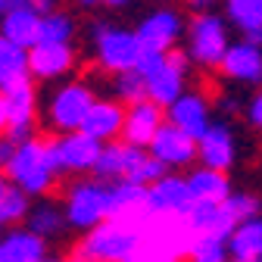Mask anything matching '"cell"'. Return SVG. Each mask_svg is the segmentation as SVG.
Segmentation results:
<instances>
[{"label": "cell", "instance_id": "cell-20", "mask_svg": "<svg viewBox=\"0 0 262 262\" xmlns=\"http://www.w3.org/2000/svg\"><path fill=\"white\" fill-rule=\"evenodd\" d=\"M190 225H193V231L196 234H215V237H231V231L237 228V219L234 212L228 209V203H203V200H196L187 212Z\"/></svg>", "mask_w": 262, "mask_h": 262}, {"label": "cell", "instance_id": "cell-8", "mask_svg": "<svg viewBox=\"0 0 262 262\" xmlns=\"http://www.w3.org/2000/svg\"><path fill=\"white\" fill-rule=\"evenodd\" d=\"M4 97V110H7V138L16 144L35 138V116H38V94L31 84V75L7 84L0 91Z\"/></svg>", "mask_w": 262, "mask_h": 262}, {"label": "cell", "instance_id": "cell-42", "mask_svg": "<svg viewBox=\"0 0 262 262\" xmlns=\"http://www.w3.org/2000/svg\"><path fill=\"white\" fill-rule=\"evenodd\" d=\"M10 181H7V175H0V193H4V187H7Z\"/></svg>", "mask_w": 262, "mask_h": 262}, {"label": "cell", "instance_id": "cell-36", "mask_svg": "<svg viewBox=\"0 0 262 262\" xmlns=\"http://www.w3.org/2000/svg\"><path fill=\"white\" fill-rule=\"evenodd\" d=\"M125 262H175V259H156V256H144V253H135L131 259H125Z\"/></svg>", "mask_w": 262, "mask_h": 262}, {"label": "cell", "instance_id": "cell-30", "mask_svg": "<svg viewBox=\"0 0 262 262\" xmlns=\"http://www.w3.org/2000/svg\"><path fill=\"white\" fill-rule=\"evenodd\" d=\"M187 262H231V250H228V237L215 234H196Z\"/></svg>", "mask_w": 262, "mask_h": 262}, {"label": "cell", "instance_id": "cell-37", "mask_svg": "<svg viewBox=\"0 0 262 262\" xmlns=\"http://www.w3.org/2000/svg\"><path fill=\"white\" fill-rule=\"evenodd\" d=\"M0 135H7V110H4V97H0Z\"/></svg>", "mask_w": 262, "mask_h": 262}, {"label": "cell", "instance_id": "cell-44", "mask_svg": "<svg viewBox=\"0 0 262 262\" xmlns=\"http://www.w3.org/2000/svg\"><path fill=\"white\" fill-rule=\"evenodd\" d=\"M156 4H169V0H156Z\"/></svg>", "mask_w": 262, "mask_h": 262}, {"label": "cell", "instance_id": "cell-27", "mask_svg": "<svg viewBox=\"0 0 262 262\" xmlns=\"http://www.w3.org/2000/svg\"><path fill=\"white\" fill-rule=\"evenodd\" d=\"M110 91H113V100H119L125 106H135L141 100H150V97H147V78L138 69H128V72L113 75Z\"/></svg>", "mask_w": 262, "mask_h": 262}, {"label": "cell", "instance_id": "cell-5", "mask_svg": "<svg viewBox=\"0 0 262 262\" xmlns=\"http://www.w3.org/2000/svg\"><path fill=\"white\" fill-rule=\"evenodd\" d=\"M228 47H231V25L219 13H193L184 31V50L190 53L193 66L219 69Z\"/></svg>", "mask_w": 262, "mask_h": 262}, {"label": "cell", "instance_id": "cell-10", "mask_svg": "<svg viewBox=\"0 0 262 262\" xmlns=\"http://www.w3.org/2000/svg\"><path fill=\"white\" fill-rule=\"evenodd\" d=\"M138 41L144 50H156V53H169L175 50V44L184 38L187 22L181 19V13L175 7H159L153 13H147L138 22Z\"/></svg>", "mask_w": 262, "mask_h": 262}, {"label": "cell", "instance_id": "cell-38", "mask_svg": "<svg viewBox=\"0 0 262 262\" xmlns=\"http://www.w3.org/2000/svg\"><path fill=\"white\" fill-rule=\"evenodd\" d=\"M106 7H113V10H122V7H128V4H135V0H103Z\"/></svg>", "mask_w": 262, "mask_h": 262}, {"label": "cell", "instance_id": "cell-7", "mask_svg": "<svg viewBox=\"0 0 262 262\" xmlns=\"http://www.w3.org/2000/svg\"><path fill=\"white\" fill-rule=\"evenodd\" d=\"M94 103H97V94L91 91V84L69 81L59 91H53L50 106H47V122H50V128L59 131V135H66V131H81V125H84Z\"/></svg>", "mask_w": 262, "mask_h": 262}, {"label": "cell", "instance_id": "cell-19", "mask_svg": "<svg viewBox=\"0 0 262 262\" xmlns=\"http://www.w3.org/2000/svg\"><path fill=\"white\" fill-rule=\"evenodd\" d=\"M41 19L44 16H38L31 7H10L4 16H0V35H4L7 41H13V44H19V47H25V50H31L38 41H41Z\"/></svg>", "mask_w": 262, "mask_h": 262}, {"label": "cell", "instance_id": "cell-39", "mask_svg": "<svg viewBox=\"0 0 262 262\" xmlns=\"http://www.w3.org/2000/svg\"><path fill=\"white\" fill-rule=\"evenodd\" d=\"M41 262H78V259H75V256H72V259H62V256H44Z\"/></svg>", "mask_w": 262, "mask_h": 262}, {"label": "cell", "instance_id": "cell-11", "mask_svg": "<svg viewBox=\"0 0 262 262\" xmlns=\"http://www.w3.org/2000/svg\"><path fill=\"white\" fill-rule=\"evenodd\" d=\"M196 159L200 166L206 169H219V172H228L237 159V138L228 122H212L203 138L196 141Z\"/></svg>", "mask_w": 262, "mask_h": 262}, {"label": "cell", "instance_id": "cell-14", "mask_svg": "<svg viewBox=\"0 0 262 262\" xmlns=\"http://www.w3.org/2000/svg\"><path fill=\"white\" fill-rule=\"evenodd\" d=\"M150 153L162 162L166 169H184L196 159V138H190L187 131L175 128V125H162L159 135L150 144Z\"/></svg>", "mask_w": 262, "mask_h": 262}, {"label": "cell", "instance_id": "cell-22", "mask_svg": "<svg viewBox=\"0 0 262 262\" xmlns=\"http://www.w3.org/2000/svg\"><path fill=\"white\" fill-rule=\"evenodd\" d=\"M225 19L241 38L262 47V0H225Z\"/></svg>", "mask_w": 262, "mask_h": 262}, {"label": "cell", "instance_id": "cell-33", "mask_svg": "<svg viewBox=\"0 0 262 262\" xmlns=\"http://www.w3.org/2000/svg\"><path fill=\"white\" fill-rule=\"evenodd\" d=\"M219 110H225L228 116H234V113H241V110H247V106L237 103V97H234V94H222V97H219Z\"/></svg>", "mask_w": 262, "mask_h": 262}, {"label": "cell", "instance_id": "cell-24", "mask_svg": "<svg viewBox=\"0 0 262 262\" xmlns=\"http://www.w3.org/2000/svg\"><path fill=\"white\" fill-rule=\"evenodd\" d=\"M228 250L234 259H262V215L241 222L228 237Z\"/></svg>", "mask_w": 262, "mask_h": 262}, {"label": "cell", "instance_id": "cell-31", "mask_svg": "<svg viewBox=\"0 0 262 262\" xmlns=\"http://www.w3.org/2000/svg\"><path fill=\"white\" fill-rule=\"evenodd\" d=\"M225 203H228V209L234 212L237 225L247 222V219H253V215H262V200H259L256 193H231Z\"/></svg>", "mask_w": 262, "mask_h": 262}, {"label": "cell", "instance_id": "cell-3", "mask_svg": "<svg viewBox=\"0 0 262 262\" xmlns=\"http://www.w3.org/2000/svg\"><path fill=\"white\" fill-rule=\"evenodd\" d=\"M196 241V231L187 215H169V212H150L141 231V247L138 253L156 256V259H187L190 247Z\"/></svg>", "mask_w": 262, "mask_h": 262}, {"label": "cell", "instance_id": "cell-2", "mask_svg": "<svg viewBox=\"0 0 262 262\" xmlns=\"http://www.w3.org/2000/svg\"><path fill=\"white\" fill-rule=\"evenodd\" d=\"M144 225H131L122 219H106L94 231H84L75 259L78 262H125L138 253Z\"/></svg>", "mask_w": 262, "mask_h": 262}, {"label": "cell", "instance_id": "cell-43", "mask_svg": "<svg viewBox=\"0 0 262 262\" xmlns=\"http://www.w3.org/2000/svg\"><path fill=\"white\" fill-rule=\"evenodd\" d=\"M231 262H262V259H234V256H231Z\"/></svg>", "mask_w": 262, "mask_h": 262}, {"label": "cell", "instance_id": "cell-45", "mask_svg": "<svg viewBox=\"0 0 262 262\" xmlns=\"http://www.w3.org/2000/svg\"><path fill=\"white\" fill-rule=\"evenodd\" d=\"M0 241H4V234H0Z\"/></svg>", "mask_w": 262, "mask_h": 262}, {"label": "cell", "instance_id": "cell-16", "mask_svg": "<svg viewBox=\"0 0 262 262\" xmlns=\"http://www.w3.org/2000/svg\"><path fill=\"white\" fill-rule=\"evenodd\" d=\"M75 69L72 44H35L28 50V75L38 81H53Z\"/></svg>", "mask_w": 262, "mask_h": 262}, {"label": "cell", "instance_id": "cell-26", "mask_svg": "<svg viewBox=\"0 0 262 262\" xmlns=\"http://www.w3.org/2000/svg\"><path fill=\"white\" fill-rule=\"evenodd\" d=\"M28 75V50L0 35V91Z\"/></svg>", "mask_w": 262, "mask_h": 262}, {"label": "cell", "instance_id": "cell-6", "mask_svg": "<svg viewBox=\"0 0 262 262\" xmlns=\"http://www.w3.org/2000/svg\"><path fill=\"white\" fill-rule=\"evenodd\" d=\"M62 212H66L69 228L94 231L97 225H103L110 219V181H100V178L75 181L69 190H66Z\"/></svg>", "mask_w": 262, "mask_h": 262}, {"label": "cell", "instance_id": "cell-12", "mask_svg": "<svg viewBox=\"0 0 262 262\" xmlns=\"http://www.w3.org/2000/svg\"><path fill=\"white\" fill-rule=\"evenodd\" d=\"M166 122L200 141L203 131L212 125V106H209V100L200 91H184L178 100L166 110Z\"/></svg>", "mask_w": 262, "mask_h": 262}, {"label": "cell", "instance_id": "cell-17", "mask_svg": "<svg viewBox=\"0 0 262 262\" xmlns=\"http://www.w3.org/2000/svg\"><path fill=\"white\" fill-rule=\"evenodd\" d=\"M147 203H150V212L187 215V212H190V206H193L196 200H193V190H190L187 178H181V175H162L159 181H153V184H150Z\"/></svg>", "mask_w": 262, "mask_h": 262}, {"label": "cell", "instance_id": "cell-21", "mask_svg": "<svg viewBox=\"0 0 262 262\" xmlns=\"http://www.w3.org/2000/svg\"><path fill=\"white\" fill-rule=\"evenodd\" d=\"M184 81H187V75L181 69H175L172 59H169V53H166V62H162L153 75H147V97H150L153 103H159L162 110H169L178 97L187 91Z\"/></svg>", "mask_w": 262, "mask_h": 262}, {"label": "cell", "instance_id": "cell-1", "mask_svg": "<svg viewBox=\"0 0 262 262\" xmlns=\"http://www.w3.org/2000/svg\"><path fill=\"white\" fill-rule=\"evenodd\" d=\"M4 172H7V181L22 187L28 196H44L56 184V175H59L50 141L28 138V141L16 144V150H13L10 162L4 166Z\"/></svg>", "mask_w": 262, "mask_h": 262}, {"label": "cell", "instance_id": "cell-29", "mask_svg": "<svg viewBox=\"0 0 262 262\" xmlns=\"http://www.w3.org/2000/svg\"><path fill=\"white\" fill-rule=\"evenodd\" d=\"M75 38V19L69 13H50L41 19V41L38 44H72Z\"/></svg>", "mask_w": 262, "mask_h": 262}, {"label": "cell", "instance_id": "cell-4", "mask_svg": "<svg viewBox=\"0 0 262 262\" xmlns=\"http://www.w3.org/2000/svg\"><path fill=\"white\" fill-rule=\"evenodd\" d=\"M88 38H91V47H94V56L100 62V69L110 75L135 69L141 53H144V47L138 41V31L122 28L116 22H91Z\"/></svg>", "mask_w": 262, "mask_h": 262}, {"label": "cell", "instance_id": "cell-13", "mask_svg": "<svg viewBox=\"0 0 262 262\" xmlns=\"http://www.w3.org/2000/svg\"><path fill=\"white\" fill-rule=\"evenodd\" d=\"M166 125V110L153 100H141L135 106H128L125 113V128H122V141L131 147H144L150 150L153 138L159 135V128Z\"/></svg>", "mask_w": 262, "mask_h": 262}, {"label": "cell", "instance_id": "cell-9", "mask_svg": "<svg viewBox=\"0 0 262 262\" xmlns=\"http://www.w3.org/2000/svg\"><path fill=\"white\" fill-rule=\"evenodd\" d=\"M53 159H56V169L59 172H94L97 169V159L103 153V141L91 138L88 131H66V135L50 141Z\"/></svg>", "mask_w": 262, "mask_h": 262}, {"label": "cell", "instance_id": "cell-18", "mask_svg": "<svg viewBox=\"0 0 262 262\" xmlns=\"http://www.w3.org/2000/svg\"><path fill=\"white\" fill-rule=\"evenodd\" d=\"M125 113H128V106H125V103L113 100V97H97V103L91 106V113H88V119H84L81 131H88L91 138L110 144V141L122 138Z\"/></svg>", "mask_w": 262, "mask_h": 262}, {"label": "cell", "instance_id": "cell-23", "mask_svg": "<svg viewBox=\"0 0 262 262\" xmlns=\"http://www.w3.org/2000/svg\"><path fill=\"white\" fill-rule=\"evenodd\" d=\"M187 184L193 190V200H203V203H222L228 200L234 190L228 184V175L219 169H206V166H196L187 175Z\"/></svg>", "mask_w": 262, "mask_h": 262}, {"label": "cell", "instance_id": "cell-32", "mask_svg": "<svg viewBox=\"0 0 262 262\" xmlns=\"http://www.w3.org/2000/svg\"><path fill=\"white\" fill-rule=\"evenodd\" d=\"M244 113H247V122H250L256 131H262V91L250 97V103H247Z\"/></svg>", "mask_w": 262, "mask_h": 262}, {"label": "cell", "instance_id": "cell-25", "mask_svg": "<svg viewBox=\"0 0 262 262\" xmlns=\"http://www.w3.org/2000/svg\"><path fill=\"white\" fill-rule=\"evenodd\" d=\"M25 228L28 231H35L38 237L50 241V237H59L66 228H69V222H66V212L53 203H38V206H31L28 219H25Z\"/></svg>", "mask_w": 262, "mask_h": 262}, {"label": "cell", "instance_id": "cell-40", "mask_svg": "<svg viewBox=\"0 0 262 262\" xmlns=\"http://www.w3.org/2000/svg\"><path fill=\"white\" fill-rule=\"evenodd\" d=\"M78 7H84V10H91V7H97V4H103V0H75Z\"/></svg>", "mask_w": 262, "mask_h": 262}, {"label": "cell", "instance_id": "cell-35", "mask_svg": "<svg viewBox=\"0 0 262 262\" xmlns=\"http://www.w3.org/2000/svg\"><path fill=\"white\" fill-rule=\"evenodd\" d=\"M215 4H219V0H187V7H190L193 13H209Z\"/></svg>", "mask_w": 262, "mask_h": 262}, {"label": "cell", "instance_id": "cell-28", "mask_svg": "<svg viewBox=\"0 0 262 262\" xmlns=\"http://www.w3.org/2000/svg\"><path fill=\"white\" fill-rule=\"evenodd\" d=\"M31 212V196L16 187V184H7L4 193H0V228H13L19 222H25Z\"/></svg>", "mask_w": 262, "mask_h": 262}, {"label": "cell", "instance_id": "cell-34", "mask_svg": "<svg viewBox=\"0 0 262 262\" xmlns=\"http://www.w3.org/2000/svg\"><path fill=\"white\" fill-rule=\"evenodd\" d=\"M25 7H31L38 16H50L56 13V0H25Z\"/></svg>", "mask_w": 262, "mask_h": 262}, {"label": "cell", "instance_id": "cell-41", "mask_svg": "<svg viewBox=\"0 0 262 262\" xmlns=\"http://www.w3.org/2000/svg\"><path fill=\"white\" fill-rule=\"evenodd\" d=\"M10 7H13V0H0V16H4V13H7Z\"/></svg>", "mask_w": 262, "mask_h": 262}, {"label": "cell", "instance_id": "cell-15", "mask_svg": "<svg viewBox=\"0 0 262 262\" xmlns=\"http://www.w3.org/2000/svg\"><path fill=\"white\" fill-rule=\"evenodd\" d=\"M219 69L225 72V78L237 84H262V47L247 38L231 41Z\"/></svg>", "mask_w": 262, "mask_h": 262}]
</instances>
